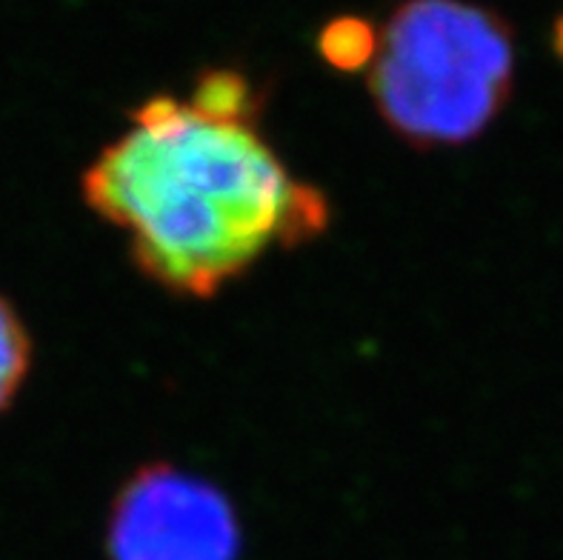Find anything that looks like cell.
I'll use <instances>...</instances> for the list:
<instances>
[{"mask_svg": "<svg viewBox=\"0 0 563 560\" xmlns=\"http://www.w3.org/2000/svg\"><path fill=\"white\" fill-rule=\"evenodd\" d=\"M86 206L121 229L143 277L178 298H212L272 246L329 227V200L261 135L189 98L155 95L129 114L80 178Z\"/></svg>", "mask_w": 563, "mask_h": 560, "instance_id": "6da1fadb", "label": "cell"}, {"mask_svg": "<svg viewBox=\"0 0 563 560\" xmlns=\"http://www.w3.org/2000/svg\"><path fill=\"white\" fill-rule=\"evenodd\" d=\"M512 84V29L493 9L404 0L378 29L372 103L389 132L418 150H450L484 135Z\"/></svg>", "mask_w": 563, "mask_h": 560, "instance_id": "7a4b0ae2", "label": "cell"}, {"mask_svg": "<svg viewBox=\"0 0 563 560\" xmlns=\"http://www.w3.org/2000/svg\"><path fill=\"white\" fill-rule=\"evenodd\" d=\"M241 549L232 501L172 463L137 469L109 509V560H238Z\"/></svg>", "mask_w": 563, "mask_h": 560, "instance_id": "3957f363", "label": "cell"}, {"mask_svg": "<svg viewBox=\"0 0 563 560\" xmlns=\"http://www.w3.org/2000/svg\"><path fill=\"white\" fill-rule=\"evenodd\" d=\"M318 52L338 72L369 69L378 52V29L366 18H335L321 29Z\"/></svg>", "mask_w": 563, "mask_h": 560, "instance_id": "277c9868", "label": "cell"}, {"mask_svg": "<svg viewBox=\"0 0 563 560\" xmlns=\"http://www.w3.org/2000/svg\"><path fill=\"white\" fill-rule=\"evenodd\" d=\"M32 370V334L21 312L0 295V411H7L21 395Z\"/></svg>", "mask_w": 563, "mask_h": 560, "instance_id": "5b68a950", "label": "cell"}, {"mask_svg": "<svg viewBox=\"0 0 563 560\" xmlns=\"http://www.w3.org/2000/svg\"><path fill=\"white\" fill-rule=\"evenodd\" d=\"M552 41H555V50H558V55L563 57V18H561V21L555 23V37H552Z\"/></svg>", "mask_w": 563, "mask_h": 560, "instance_id": "8992f818", "label": "cell"}]
</instances>
